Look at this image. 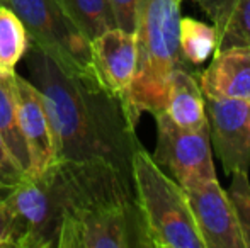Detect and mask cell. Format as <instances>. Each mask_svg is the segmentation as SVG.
Instances as JSON below:
<instances>
[{
	"mask_svg": "<svg viewBox=\"0 0 250 248\" xmlns=\"http://www.w3.org/2000/svg\"><path fill=\"white\" fill-rule=\"evenodd\" d=\"M22 60L46 106L56 162L97 160L131 175L140 143L121 100L97 80L66 73L34 43Z\"/></svg>",
	"mask_w": 250,
	"mask_h": 248,
	"instance_id": "cell-1",
	"label": "cell"
},
{
	"mask_svg": "<svg viewBox=\"0 0 250 248\" xmlns=\"http://www.w3.org/2000/svg\"><path fill=\"white\" fill-rule=\"evenodd\" d=\"M182 0H136L138 65L123 107L133 128L143 113H162L168 76L175 68H188L179 57V20Z\"/></svg>",
	"mask_w": 250,
	"mask_h": 248,
	"instance_id": "cell-2",
	"label": "cell"
},
{
	"mask_svg": "<svg viewBox=\"0 0 250 248\" xmlns=\"http://www.w3.org/2000/svg\"><path fill=\"white\" fill-rule=\"evenodd\" d=\"M135 199L153 248H204L184 189L142 145L131 156Z\"/></svg>",
	"mask_w": 250,
	"mask_h": 248,
	"instance_id": "cell-3",
	"label": "cell"
},
{
	"mask_svg": "<svg viewBox=\"0 0 250 248\" xmlns=\"http://www.w3.org/2000/svg\"><path fill=\"white\" fill-rule=\"evenodd\" d=\"M38 44L66 73L96 78L90 41L63 10L60 0H5Z\"/></svg>",
	"mask_w": 250,
	"mask_h": 248,
	"instance_id": "cell-4",
	"label": "cell"
},
{
	"mask_svg": "<svg viewBox=\"0 0 250 248\" xmlns=\"http://www.w3.org/2000/svg\"><path fill=\"white\" fill-rule=\"evenodd\" d=\"M56 248H151L136 199L68 212Z\"/></svg>",
	"mask_w": 250,
	"mask_h": 248,
	"instance_id": "cell-5",
	"label": "cell"
},
{
	"mask_svg": "<svg viewBox=\"0 0 250 248\" xmlns=\"http://www.w3.org/2000/svg\"><path fill=\"white\" fill-rule=\"evenodd\" d=\"M157 123V145L153 160L174 175L182 189L216 179L209 124L201 129L179 128L167 114H153Z\"/></svg>",
	"mask_w": 250,
	"mask_h": 248,
	"instance_id": "cell-6",
	"label": "cell"
},
{
	"mask_svg": "<svg viewBox=\"0 0 250 248\" xmlns=\"http://www.w3.org/2000/svg\"><path fill=\"white\" fill-rule=\"evenodd\" d=\"M7 199L26 225L24 248H56L63 209L51 167L41 175H26Z\"/></svg>",
	"mask_w": 250,
	"mask_h": 248,
	"instance_id": "cell-7",
	"label": "cell"
},
{
	"mask_svg": "<svg viewBox=\"0 0 250 248\" xmlns=\"http://www.w3.org/2000/svg\"><path fill=\"white\" fill-rule=\"evenodd\" d=\"M2 80L16 104L17 123L29 155L27 175H41L56 162L50 119L43 95L29 78L19 73Z\"/></svg>",
	"mask_w": 250,
	"mask_h": 248,
	"instance_id": "cell-8",
	"label": "cell"
},
{
	"mask_svg": "<svg viewBox=\"0 0 250 248\" xmlns=\"http://www.w3.org/2000/svg\"><path fill=\"white\" fill-rule=\"evenodd\" d=\"M250 102L233 99H206L209 141L227 173L250 170Z\"/></svg>",
	"mask_w": 250,
	"mask_h": 248,
	"instance_id": "cell-9",
	"label": "cell"
},
{
	"mask_svg": "<svg viewBox=\"0 0 250 248\" xmlns=\"http://www.w3.org/2000/svg\"><path fill=\"white\" fill-rule=\"evenodd\" d=\"M184 192L204 248H245L231 202L218 179Z\"/></svg>",
	"mask_w": 250,
	"mask_h": 248,
	"instance_id": "cell-10",
	"label": "cell"
},
{
	"mask_svg": "<svg viewBox=\"0 0 250 248\" xmlns=\"http://www.w3.org/2000/svg\"><path fill=\"white\" fill-rule=\"evenodd\" d=\"M90 53L97 82L123 104L138 65L136 34L111 27L90 41Z\"/></svg>",
	"mask_w": 250,
	"mask_h": 248,
	"instance_id": "cell-11",
	"label": "cell"
},
{
	"mask_svg": "<svg viewBox=\"0 0 250 248\" xmlns=\"http://www.w3.org/2000/svg\"><path fill=\"white\" fill-rule=\"evenodd\" d=\"M204 99H233L250 102V46L218 50L199 76Z\"/></svg>",
	"mask_w": 250,
	"mask_h": 248,
	"instance_id": "cell-12",
	"label": "cell"
},
{
	"mask_svg": "<svg viewBox=\"0 0 250 248\" xmlns=\"http://www.w3.org/2000/svg\"><path fill=\"white\" fill-rule=\"evenodd\" d=\"M164 113L182 129H201L208 126L206 99L199 82L189 68H175L168 76Z\"/></svg>",
	"mask_w": 250,
	"mask_h": 248,
	"instance_id": "cell-13",
	"label": "cell"
},
{
	"mask_svg": "<svg viewBox=\"0 0 250 248\" xmlns=\"http://www.w3.org/2000/svg\"><path fill=\"white\" fill-rule=\"evenodd\" d=\"M218 46V31L214 24H206L196 17L179 20V57L186 66H199L214 55Z\"/></svg>",
	"mask_w": 250,
	"mask_h": 248,
	"instance_id": "cell-14",
	"label": "cell"
},
{
	"mask_svg": "<svg viewBox=\"0 0 250 248\" xmlns=\"http://www.w3.org/2000/svg\"><path fill=\"white\" fill-rule=\"evenodd\" d=\"M29 43L22 20L7 3H0V80L16 73Z\"/></svg>",
	"mask_w": 250,
	"mask_h": 248,
	"instance_id": "cell-15",
	"label": "cell"
},
{
	"mask_svg": "<svg viewBox=\"0 0 250 248\" xmlns=\"http://www.w3.org/2000/svg\"><path fill=\"white\" fill-rule=\"evenodd\" d=\"M60 3L70 20L89 41L104 31L116 27L107 0H60Z\"/></svg>",
	"mask_w": 250,
	"mask_h": 248,
	"instance_id": "cell-16",
	"label": "cell"
},
{
	"mask_svg": "<svg viewBox=\"0 0 250 248\" xmlns=\"http://www.w3.org/2000/svg\"><path fill=\"white\" fill-rule=\"evenodd\" d=\"M0 138L5 143L7 150L17 162V165L27 175L29 155H27L26 143H24V138L21 134L19 123H17L16 104H14V99L7 85L3 83V80H0Z\"/></svg>",
	"mask_w": 250,
	"mask_h": 248,
	"instance_id": "cell-17",
	"label": "cell"
},
{
	"mask_svg": "<svg viewBox=\"0 0 250 248\" xmlns=\"http://www.w3.org/2000/svg\"><path fill=\"white\" fill-rule=\"evenodd\" d=\"M216 31V51L230 46H250V0H235L225 22Z\"/></svg>",
	"mask_w": 250,
	"mask_h": 248,
	"instance_id": "cell-18",
	"label": "cell"
},
{
	"mask_svg": "<svg viewBox=\"0 0 250 248\" xmlns=\"http://www.w3.org/2000/svg\"><path fill=\"white\" fill-rule=\"evenodd\" d=\"M227 195L231 202L240 235L244 238L245 248H250V182L249 173L235 172L231 173L230 187Z\"/></svg>",
	"mask_w": 250,
	"mask_h": 248,
	"instance_id": "cell-19",
	"label": "cell"
},
{
	"mask_svg": "<svg viewBox=\"0 0 250 248\" xmlns=\"http://www.w3.org/2000/svg\"><path fill=\"white\" fill-rule=\"evenodd\" d=\"M9 191H0V248H24L26 225L7 199Z\"/></svg>",
	"mask_w": 250,
	"mask_h": 248,
	"instance_id": "cell-20",
	"label": "cell"
},
{
	"mask_svg": "<svg viewBox=\"0 0 250 248\" xmlns=\"http://www.w3.org/2000/svg\"><path fill=\"white\" fill-rule=\"evenodd\" d=\"M26 177V172L17 165L12 155L7 150L5 143L0 138V191H9L21 184Z\"/></svg>",
	"mask_w": 250,
	"mask_h": 248,
	"instance_id": "cell-21",
	"label": "cell"
},
{
	"mask_svg": "<svg viewBox=\"0 0 250 248\" xmlns=\"http://www.w3.org/2000/svg\"><path fill=\"white\" fill-rule=\"evenodd\" d=\"M112 12L114 26L135 33L136 27V0H107Z\"/></svg>",
	"mask_w": 250,
	"mask_h": 248,
	"instance_id": "cell-22",
	"label": "cell"
},
{
	"mask_svg": "<svg viewBox=\"0 0 250 248\" xmlns=\"http://www.w3.org/2000/svg\"><path fill=\"white\" fill-rule=\"evenodd\" d=\"M194 3H198L204 14L211 19V22L214 24V27H220L225 22L228 12H230L231 5L235 0H192Z\"/></svg>",
	"mask_w": 250,
	"mask_h": 248,
	"instance_id": "cell-23",
	"label": "cell"
},
{
	"mask_svg": "<svg viewBox=\"0 0 250 248\" xmlns=\"http://www.w3.org/2000/svg\"><path fill=\"white\" fill-rule=\"evenodd\" d=\"M249 124H250V109H249Z\"/></svg>",
	"mask_w": 250,
	"mask_h": 248,
	"instance_id": "cell-24",
	"label": "cell"
},
{
	"mask_svg": "<svg viewBox=\"0 0 250 248\" xmlns=\"http://www.w3.org/2000/svg\"><path fill=\"white\" fill-rule=\"evenodd\" d=\"M0 3H5V0H0Z\"/></svg>",
	"mask_w": 250,
	"mask_h": 248,
	"instance_id": "cell-25",
	"label": "cell"
}]
</instances>
